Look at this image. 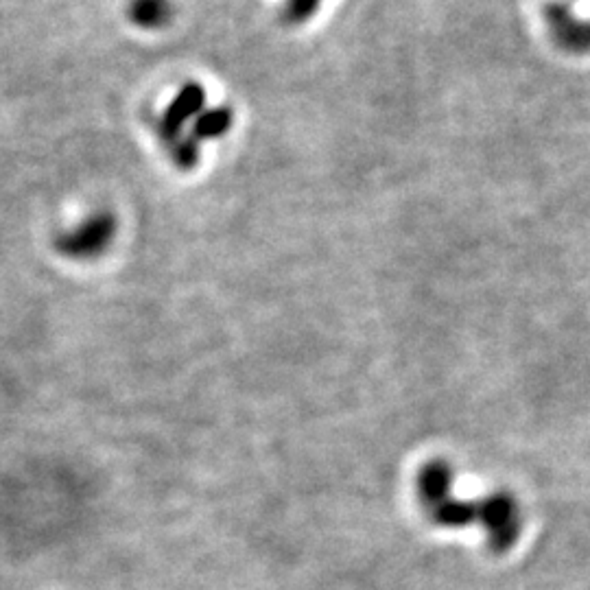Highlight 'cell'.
Here are the masks:
<instances>
[{
  "label": "cell",
  "instance_id": "5",
  "mask_svg": "<svg viewBox=\"0 0 590 590\" xmlns=\"http://www.w3.org/2000/svg\"><path fill=\"white\" fill-rule=\"evenodd\" d=\"M453 481L455 472L444 459H433V462L422 466L418 475V497L427 505V510H433L435 505L451 497Z\"/></svg>",
  "mask_w": 590,
  "mask_h": 590
},
{
  "label": "cell",
  "instance_id": "9",
  "mask_svg": "<svg viewBox=\"0 0 590 590\" xmlns=\"http://www.w3.org/2000/svg\"><path fill=\"white\" fill-rule=\"evenodd\" d=\"M322 0H289L287 7V20L293 25H300V22L309 20L317 9H320Z\"/></svg>",
  "mask_w": 590,
  "mask_h": 590
},
{
  "label": "cell",
  "instance_id": "3",
  "mask_svg": "<svg viewBox=\"0 0 590 590\" xmlns=\"http://www.w3.org/2000/svg\"><path fill=\"white\" fill-rule=\"evenodd\" d=\"M116 236V221L108 212H99L86 219L81 226L59 236L57 250L73 261H90L101 256L112 245Z\"/></svg>",
  "mask_w": 590,
  "mask_h": 590
},
{
  "label": "cell",
  "instance_id": "2",
  "mask_svg": "<svg viewBox=\"0 0 590 590\" xmlns=\"http://www.w3.org/2000/svg\"><path fill=\"white\" fill-rule=\"evenodd\" d=\"M542 18L560 51L580 57L590 55V16H577L566 0H551L542 9Z\"/></svg>",
  "mask_w": 590,
  "mask_h": 590
},
{
  "label": "cell",
  "instance_id": "7",
  "mask_svg": "<svg viewBox=\"0 0 590 590\" xmlns=\"http://www.w3.org/2000/svg\"><path fill=\"white\" fill-rule=\"evenodd\" d=\"M171 14V0H132V7H129L134 25L143 29H160L167 25Z\"/></svg>",
  "mask_w": 590,
  "mask_h": 590
},
{
  "label": "cell",
  "instance_id": "1",
  "mask_svg": "<svg viewBox=\"0 0 590 590\" xmlns=\"http://www.w3.org/2000/svg\"><path fill=\"white\" fill-rule=\"evenodd\" d=\"M477 523L486 529L488 547L497 556L512 551L523 531L521 510L507 492H492L477 501Z\"/></svg>",
  "mask_w": 590,
  "mask_h": 590
},
{
  "label": "cell",
  "instance_id": "6",
  "mask_svg": "<svg viewBox=\"0 0 590 590\" xmlns=\"http://www.w3.org/2000/svg\"><path fill=\"white\" fill-rule=\"evenodd\" d=\"M429 516L433 518L435 525L446 529H462L472 523H477V501H464L455 499L453 494L440 505H435L429 510Z\"/></svg>",
  "mask_w": 590,
  "mask_h": 590
},
{
  "label": "cell",
  "instance_id": "10",
  "mask_svg": "<svg viewBox=\"0 0 590 590\" xmlns=\"http://www.w3.org/2000/svg\"><path fill=\"white\" fill-rule=\"evenodd\" d=\"M566 3H569V0H566Z\"/></svg>",
  "mask_w": 590,
  "mask_h": 590
},
{
  "label": "cell",
  "instance_id": "4",
  "mask_svg": "<svg viewBox=\"0 0 590 590\" xmlns=\"http://www.w3.org/2000/svg\"><path fill=\"white\" fill-rule=\"evenodd\" d=\"M204 101H206L204 88L199 84H188L173 99L167 112H164L162 121H160V136L167 140V143H175L177 136H180V132H182L184 123L202 114Z\"/></svg>",
  "mask_w": 590,
  "mask_h": 590
},
{
  "label": "cell",
  "instance_id": "8",
  "mask_svg": "<svg viewBox=\"0 0 590 590\" xmlns=\"http://www.w3.org/2000/svg\"><path fill=\"white\" fill-rule=\"evenodd\" d=\"M232 123H234V112L230 108H217V110L204 112L197 116L191 138L197 145H202L204 140L221 138L223 134H228Z\"/></svg>",
  "mask_w": 590,
  "mask_h": 590
}]
</instances>
